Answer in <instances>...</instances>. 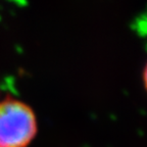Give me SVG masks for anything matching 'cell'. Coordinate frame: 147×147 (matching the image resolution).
<instances>
[{"label": "cell", "instance_id": "2", "mask_svg": "<svg viewBox=\"0 0 147 147\" xmlns=\"http://www.w3.org/2000/svg\"><path fill=\"white\" fill-rule=\"evenodd\" d=\"M141 79H142L143 87H144L145 91H146V93H147V61H146V63L144 64V67H143Z\"/></svg>", "mask_w": 147, "mask_h": 147}, {"label": "cell", "instance_id": "1", "mask_svg": "<svg viewBox=\"0 0 147 147\" xmlns=\"http://www.w3.org/2000/svg\"><path fill=\"white\" fill-rule=\"evenodd\" d=\"M39 132L34 108L16 97L0 99V147H29Z\"/></svg>", "mask_w": 147, "mask_h": 147}]
</instances>
